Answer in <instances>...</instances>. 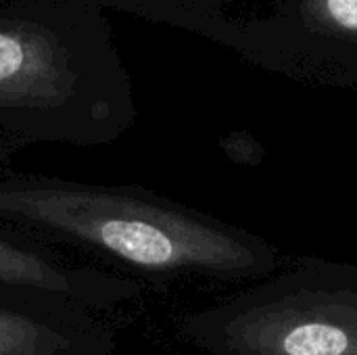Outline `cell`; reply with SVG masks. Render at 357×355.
I'll use <instances>...</instances> for the list:
<instances>
[{
    "label": "cell",
    "instance_id": "obj_1",
    "mask_svg": "<svg viewBox=\"0 0 357 355\" xmlns=\"http://www.w3.org/2000/svg\"><path fill=\"white\" fill-rule=\"evenodd\" d=\"M0 218L153 274L264 280L289 262L264 236L134 190L8 180L0 182Z\"/></svg>",
    "mask_w": 357,
    "mask_h": 355
},
{
    "label": "cell",
    "instance_id": "obj_2",
    "mask_svg": "<svg viewBox=\"0 0 357 355\" xmlns=\"http://www.w3.org/2000/svg\"><path fill=\"white\" fill-rule=\"evenodd\" d=\"M209 355H357V264L295 255L272 276L190 316Z\"/></svg>",
    "mask_w": 357,
    "mask_h": 355
},
{
    "label": "cell",
    "instance_id": "obj_3",
    "mask_svg": "<svg viewBox=\"0 0 357 355\" xmlns=\"http://www.w3.org/2000/svg\"><path fill=\"white\" fill-rule=\"evenodd\" d=\"M71 56L56 36L31 23H0V107L50 111L75 88Z\"/></svg>",
    "mask_w": 357,
    "mask_h": 355
},
{
    "label": "cell",
    "instance_id": "obj_4",
    "mask_svg": "<svg viewBox=\"0 0 357 355\" xmlns=\"http://www.w3.org/2000/svg\"><path fill=\"white\" fill-rule=\"evenodd\" d=\"M0 285L77 299H98L100 295H109L115 289L113 280H88L84 274L69 268L65 270L40 253L23 249L4 239H0Z\"/></svg>",
    "mask_w": 357,
    "mask_h": 355
},
{
    "label": "cell",
    "instance_id": "obj_5",
    "mask_svg": "<svg viewBox=\"0 0 357 355\" xmlns=\"http://www.w3.org/2000/svg\"><path fill=\"white\" fill-rule=\"evenodd\" d=\"M67 349V335L0 308V355H61Z\"/></svg>",
    "mask_w": 357,
    "mask_h": 355
},
{
    "label": "cell",
    "instance_id": "obj_6",
    "mask_svg": "<svg viewBox=\"0 0 357 355\" xmlns=\"http://www.w3.org/2000/svg\"><path fill=\"white\" fill-rule=\"evenodd\" d=\"M303 15L314 29L357 40V0H305Z\"/></svg>",
    "mask_w": 357,
    "mask_h": 355
}]
</instances>
